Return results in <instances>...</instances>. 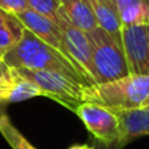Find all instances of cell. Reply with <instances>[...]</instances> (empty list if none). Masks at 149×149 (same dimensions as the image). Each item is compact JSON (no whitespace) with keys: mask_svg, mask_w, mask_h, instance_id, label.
I'll return each mask as SVG.
<instances>
[{"mask_svg":"<svg viewBox=\"0 0 149 149\" xmlns=\"http://www.w3.org/2000/svg\"><path fill=\"white\" fill-rule=\"evenodd\" d=\"M3 59L12 68L55 71L71 77L82 85H88L79 68L65 55L45 43L26 28H24L21 39L3 56Z\"/></svg>","mask_w":149,"mask_h":149,"instance_id":"6da1fadb","label":"cell"},{"mask_svg":"<svg viewBox=\"0 0 149 149\" xmlns=\"http://www.w3.org/2000/svg\"><path fill=\"white\" fill-rule=\"evenodd\" d=\"M76 115L82 120L88 131L95 139L105 144L116 143L120 137L119 118L115 111L93 102H82L74 110Z\"/></svg>","mask_w":149,"mask_h":149,"instance_id":"8992f818","label":"cell"},{"mask_svg":"<svg viewBox=\"0 0 149 149\" xmlns=\"http://www.w3.org/2000/svg\"><path fill=\"white\" fill-rule=\"evenodd\" d=\"M122 25L148 24L149 0H116Z\"/></svg>","mask_w":149,"mask_h":149,"instance_id":"7c38bea8","label":"cell"},{"mask_svg":"<svg viewBox=\"0 0 149 149\" xmlns=\"http://www.w3.org/2000/svg\"><path fill=\"white\" fill-rule=\"evenodd\" d=\"M20 74L33 81L39 88L43 97L55 100L74 113L77 106L84 102L85 85L74 81L73 79L55 71L28 70V68H15Z\"/></svg>","mask_w":149,"mask_h":149,"instance_id":"277c9868","label":"cell"},{"mask_svg":"<svg viewBox=\"0 0 149 149\" xmlns=\"http://www.w3.org/2000/svg\"><path fill=\"white\" fill-rule=\"evenodd\" d=\"M15 16L17 17V20L22 24L24 28L30 30L31 33L36 34L39 39H42L45 43L52 46L54 49H56L58 51L62 52L63 55H65V56L70 59V56L67 55V51H65V47H64L62 31H60L58 24H55L54 21H51L50 18L39 15V13L34 12L30 8L22 10V12L16 13ZM71 62H72V60H71Z\"/></svg>","mask_w":149,"mask_h":149,"instance_id":"ba28073f","label":"cell"},{"mask_svg":"<svg viewBox=\"0 0 149 149\" xmlns=\"http://www.w3.org/2000/svg\"><path fill=\"white\" fill-rule=\"evenodd\" d=\"M24 26L22 24H17L15 26L0 29V58H3L12 47L16 46L22 37Z\"/></svg>","mask_w":149,"mask_h":149,"instance_id":"5bb4252c","label":"cell"},{"mask_svg":"<svg viewBox=\"0 0 149 149\" xmlns=\"http://www.w3.org/2000/svg\"><path fill=\"white\" fill-rule=\"evenodd\" d=\"M120 33L130 73L149 76V24L122 25Z\"/></svg>","mask_w":149,"mask_h":149,"instance_id":"52a82bcc","label":"cell"},{"mask_svg":"<svg viewBox=\"0 0 149 149\" xmlns=\"http://www.w3.org/2000/svg\"><path fill=\"white\" fill-rule=\"evenodd\" d=\"M56 24L62 31L67 55L74 63V65L79 68L82 76L85 77L88 85H93L94 79H93L92 45H90L88 34L72 25V22L68 20L67 15L63 10L62 5H60L59 12H58Z\"/></svg>","mask_w":149,"mask_h":149,"instance_id":"5b68a950","label":"cell"},{"mask_svg":"<svg viewBox=\"0 0 149 149\" xmlns=\"http://www.w3.org/2000/svg\"><path fill=\"white\" fill-rule=\"evenodd\" d=\"M119 118L120 137L116 141V149L137 137L149 135V109H131L115 111Z\"/></svg>","mask_w":149,"mask_h":149,"instance_id":"9c48e42d","label":"cell"},{"mask_svg":"<svg viewBox=\"0 0 149 149\" xmlns=\"http://www.w3.org/2000/svg\"><path fill=\"white\" fill-rule=\"evenodd\" d=\"M148 24H149V18H148Z\"/></svg>","mask_w":149,"mask_h":149,"instance_id":"7402d4cb","label":"cell"},{"mask_svg":"<svg viewBox=\"0 0 149 149\" xmlns=\"http://www.w3.org/2000/svg\"><path fill=\"white\" fill-rule=\"evenodd\" d=\"M60 5L72 25L80 30L88 33L98 26L97 18L88 0H60Z\"/></svg>","mask_w":149,"mask_h":149,"instance_id":"8fae6325","label":"cell"},{"mask_svg":"<svg viewBox=\"0 0 149 149\" xmlns=\"http://www.w3.org/2000/svg\"><path fill=\"white\" fill-rule=\"evenodd\" d=\"M0 8L9 13L16 15L18 12L28 9L29 5L26 0H0Z\"/></svg>","mask_w":149,"mask_h":149,"instance_id":"2e32d148","label":"cell"},{"mask_svg":"<svg viewBox=\"0 0 149 149\" xmlns=\"http://www.w3.org/2000/svg\"><path fill=\"white\" fill-rule=\"evenodd\" d=\"M86 34L92 45L94 84H103L130 74L122 45L101 26H97Z\"/></svg>","mask_w":149,"mask_h":149,"instance_id":"3957f363","label":"cell"},{"mask_svg":"<svg viewBox=\"0 0 149 149\" xmlns=\"http://www.w3.org/2000/svg\"><path fill=\"white\" fill-rule=\"evenodd\" d=\"M0 134L12 149H36L9 120L7 114H0Z\"/></svg>","mask_w":149,"mask_h":149,"instance_id":"4fadbf2b","label":"cell"},{"mask_svg":"<svg viewBox=\"0 0 149 149\" xmlns=\"http://www.w3.org/2000/svg\"><path fill=\"white\" fill-rule=\"evenodd\" d=\"M70 149H93V147L86 144H76V145H72Z\"/></svg>","mask_w":149,"mask_h":149,"instance_id":"ffe728a7","label":"cell"},{"mask_svg":"<svg viewBox=\"0 0 149 149\" xmlns=\"http://www.w3.org/2000/svg\"><path fill=\"white\" fill-rule=\"evenodd\" d=\"M84 102L102 105L113 111L143 109L149 101V76L127 74L103 84L84 86Z\"/></svg>","mask_w":149,"mask_h":149,"instance_id":"7a4b0ae2","label":"cell"},{"mask_svg":"<svg viewBox=\"0 0 149 149\" xmlns=\"http://www.w3.org/2000/svg\"><path fill=\"white\" fill-rule=\"evenodd\" d=\"M101 1L105 3V4H107L109 7H111L113 9L118 10V9H116V0H101Z\"/></svg>","mask_w":149,"mask_h":149,"instance_id":"d6986e66","label":"cell"},{"mask_svg":"<svg viewBox=\"0 0 149 149\" xmlns=\"http://www.w3.org/2000/svg\"><path fill=\"white\" fill-rule=\"evenodd\" d=\"M30 9L45 17L58 22V12L60 8V0H26Z\"/></svg>","mask_w":149,"mask_h":149,"instance_id":"9a60e30c","label":"cell"},{"mask_svg":"<svg viewBox=\"0 0 149 149\" xmlns=\"http://www.w3.org/2000/svg\"><path fill=\"white\" fill-rule=\"evenodd\" d=\"M17 24H20V21L17 20V17H16L13 13H9L0 8V29L15 26V25H17Z\"/></svg>","mask_w":149,"mask_h":149,"instance_id":"e0dca14e","label":"cell"},{"mask_svg":"<svg viewBox=\"0 0 149 149\" xmlns=\"http://www.w3.org/2000/svg\"><path fill=\"white\" fill-rule=\"evenodd\" d=\"M39 95H42L39 88L33 81L20 74L15 68L9 79L0 82V103L1 105L21 102V101H26L34 97H39Z\"/></svg>","mask_w":149,"mask_h":149,"instance_id":"30bf717a","label":"cell"},{"mask_svg":"<svg viewBox=\"0 0 149 149\" xmlns=\"http://www.w3.org/2000/svg\"><path fill=\"white\" fill-rule=\"evenodd\" d=\"M12 72H13V68L9 67V65L4 62L3 58H0V82L9 79V77L12 76Z\"/></svg>","mask_w":149,"mask_h":149,"instance_id":"ac0fdd59","label":"cell"},{"mask_svg":"<svg viewBox=\"0 0 149 149\" xmlns=\"http://www.w3.org/2000/svg\"><path fill=\"white\" fill-rule=\"evenodd\" d=\"M143 109H149V101H148L147 103H145V106H144V107H143Z\"/></svg>","mask_w":149,"mask_h":149,"instance_id":"44dd1931","label":"cell"}]
</instances>
